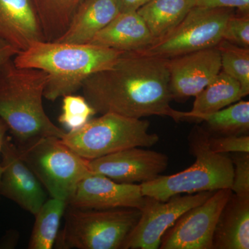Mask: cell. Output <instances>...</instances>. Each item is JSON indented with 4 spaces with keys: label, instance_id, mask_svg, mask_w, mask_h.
Returning <instances> with one entry per match:
<instances>
[{
    "label": "cell",
    "instance_id": "obj_1",
    "mask_svg": "<svg viewBox=\"0 0 249 249\" xmlns=\"http://www.w3.org/2000/svg\"><path fill=\"white\" fill-rule=\"evenodd\" d=\"M83 96L96 113H114L142 119L168 116L178 121L170 106L168 59L144 52H124L107 68L83 83Z\"/></svg>",
    "mask_w": 249,
    "mask_h": 249
},
{
    "label": "cell",
    "instance_id": "obj_2",
    "mask_svg": "<svg viewBox=\"0 0 249 249\" xmlns=\"http://www.w3.org/2000/svg\"><path fill=\"white\" fill-rule=\"evenodd\" d=\"M124 53L91 44L37 41L13 58L19 67L37 69L48 75L44 98L55 101L73 94L88 77L107 68Z\"/></svg>",
    "mask_w": 249,
    "mask_h": 249
},
{
    "label": "cell",
    "instance_id": "obj_3",
    "mask_svg": "<svg viewBox=\"0 0 249 249\" xmlns=\"http://www.w3.org/2000/svg\"><path fill=\"white\" fill-rule=\"evenodd\" d=\"M48 75L19 67L13 58L0 67V118L18 143L40 137L61 139L66 133L51 121L42 99Z\"/></svg>",
    "mask_w": 249,
    "mask_h": 249
},
{
    "label": "cell",
    "instance_id": "obj_4",
    "mask_svg": "<svg viewBox=\"0 0 249 249\" xmlns=\"http://www.w3.org/2000/svg\"><path fill=\"white\" fill-rule=\"evenodd\" d=\"M210 137L207 130L195 127L188 140L190 152L196 157L195 163L179 173L160 175L153 181L142 183V195L164 201L178 195L231 189L233 178L232 159L213 151Z\"/></svg>",
    "mask_w": 249,
    "mask_h": 249
},
{
    "label": "cell",
    "instance_id": "obj_5",
    "mask_svg": "<svg viewBox=\"0 0 249 249\" xmlns=\"http://www.w3.org/2000/svg\"><path fill=\"white\" fill-rule=\"evenodd\" d=\"M150 124L142 119L106 113L67 132L61 141L82 158L96 160L130 147L153 146L160 137L149 132Z\"/></svg>",
    "mask_w": 249,
    "mask_h": 249
},
{
    "label": "cell",
    "instance_id": "obj_6",
    "mask_svg": "<svg viewBox=\"0 0 249 249\" xmlns=\"http://www.w3.org/2000/svg\"><path fill=\"white\" fill-rule=\"evenodd\" d=\"M57 237L62 249H120L141 216L137 209L91 210L67 206Z\"/></svg>",
    "mask_w": 249,
    "mask_h": 249
},
{
    "label": "cell",
    "instance_id": "obj_7",
    "mask_svg": "<svg viewBox=\"0 0 249 249\" xmlns=\"http://www.w3.org/2000/svg\"><path fill=\"white\" fill-rule=\"evenodd\" d=\"M19 155L51 197L68 202L78 183L93 174L82 158L55 137H40L17 145Z\"/></svg>",
    "mask_w": 249,
    "mask_h": 249
},
{
    "label": "cell",
    "instance_id": "obj_8",
    "mask_svg": "<svg viewBox=\"0 0 249 249\" xmlns=\"http://www.w3.org/2000/svg\"><path fill=\"white\" fill-rule=\"evenodd\" d=\"M235 14L232 8L194 6L173 31L142 52L170 59L217 47L223 40L227 21Z\"/></svg>",
    "mask_w": 249,
    "mask_h": 249
},
{
    "label": "cell",
    "instance_id": "obj_9",
    "mask_svg": "<svg viewBox=\"0 0 249 249\" xmlns=\"http://www.w3.org/2000/svg\"><path fill=\"white\" fill-rule=\"evenodd\" d=\"M214 192L181 195L167 201L146 196L141 216L133 230L126 239L123 249H160L165 232L188 210L201 204Z\"/></svg>",
    "mask_w": 249,
    "mask_h": 249
},
{
    "label": "cell",
    "instance_id": "obj_10",
    "mask_svg": "<svg viewBox=\"0 0 249 249\" xmlns=\"http://www.w3.org/2000/svg\"><path fill=\"white\" fill-rule=\"evenodd\" d=\"M232 193L231 189L218 190L187 211L165 232L160 249H213L218 219Z\"/></svg>",
    "mask_w": 249,
    "mask_h": 249
},
{
    "label": "cell",
    "instance_id": "obj_11",
    "mask_svg": "<svg viewBox=\"0 0 249 249\" xmlns=\"http://www.w3.org/2000/svg\"><path fill=\"white\" fill-rule=\"evenodd\" d=\"M168 164L169 158L165 154L141 147L88 160V166L93 174L103 175L116 182L140 184L160 177Z\"/></svg>",
    "mask_w": 249,
    "mask_h": 249
},
{
    "label": "cell",
    "instance_id": "obj_12",
    "mask_svg": "<svg viewBox=\"0 0 249 249\" xmlns=\"http://www.w3.org/2000/svg\"><path fill=\"white\" fill-rule=\"evenodd\" d=\"M1 163L0 196L35 215L47 200V193L35 174L22 160L14 139L9 135H6L3 144Z\"/></svg>",
    "mask_w": 249,
    "mask_h": 249
},
{
    "label": "cell",
    "instance_id": "obj_13",
    "mask_svg": "<svg viewBox=\"0 0 249 249\" xmlns=\"http://www.w3.org/2000/svg\"><path fill=\"white\" fill-rule=\"evenodd\" d=\"M140 184L116 182L103 175L91 174L83 178L68 201L76 209H137L145 204Z\"/></svg>",
    "mask_w": 249,
    "mask_h": 249
},
{
    "label": "cell",
    "instance_id": "obj_14",
    "mask_svg": "<svg viewBox=\"0 0 249 249\" xmlns=\"http://www.w3.org/2000/svg\"><path fill=\"white\" fill-rule=\"evenodd\" d=\"M170 90L178 101L196 96L221 71V57L217 47L201 49L168 59Z\"/></svg>",
    "mask_w": 249,
    "mask_h": 249
},
{
    "label": "cell",
    "instance_id": "obj_15",
    "mask_svg": "<svg viewBox=\"0 0 249 249\" xmlns=\"http://www.w3.org/2000/svg\"><path fill=\"white\" fill-rule=\"evenodd\" d=\"M0 39L19 52L45 40L31 0H0Z\"/></svg>",
    "mask_w": 249,
    "mask_h": 249
},
{
    "label": "cell",
    "instance_id": "obj_16",
    "mask_svg": "<svg viewBox=\"0 0 249 249\" xmlns=\"http://www.w3.org/2000/svg\"><path fill=\"white\" fill-rule=\"evenodd\" d=\"M154 41L143 19L135 11L120 13L88 44L123 52H142Z\"/></svg>",
    "mask_w": 249,
    "mask_h": 249
},
{
    "label": "cell",
    "instance_id": "obj_17",
    "mask_svg": "<svg viewBox=\"0 0 249 249\" xmlns=\"http://www.w3.org/2000/svg\"><path fill=\"white\" fill-rule=\"evenodd\" d=\"M119 14L116 0H83L67 30L54 42L88 44Z\"/></svg>",
    "mask_w": 249,
    "mask_h": 249
},
{
    "label": "cell",
    "instance_id": "obj_18",
    "mask_svg": "<svg viewBox=\"0 0 249 249\" xmlns=\"http://www.w3.org/2000/svg\"><path fill=\"white\" fill-rule=\"evenodd\" d=\"M249 249V199L232 193L216 225L213 249Z\"/></svg>",
    "mask_w": 249,
    "mask_h": 249
},
{
    "label": "cell",
    "instance_id": "obj_19",
    "mask_svg": "<svg viewBox=\"0 0 249 249\" xmlns=\"http://www.w3.org/2000/svg\"><path fill=\"white\" fill-rule=\"evenodd\" d=\"M242 98L239 82L221 71L208 86L196 95L191 111H178V121H195L199 116L220 110Z\"/></svg>",
    "mask_w": 249,
    "mask_h": 249
},
{
    "label": "cell",
    "instance_id": "obj_20",
    "mask_svg": "<svg viewBox=\"0 0 249 249\" xmlns=\"http://www.w3.org/2000/svg\"><path fill=\"white\" fill-rule=\"evenodd\" d=\"M196 6L195 0H151L137 12L156 40L173 31Z\"/></svg>",
    "mask_w": 249,
    "mask_h": 249
},
{
    "label": "cell",
    "instance_id": "obj_21",
    "mask_svg": "<svg viewBox=\"0 0 249 249\" xmlns=\"http://www.w3.org/2000/svg\"><path fill=\"white\" fill-rule=\"evenodd\" d=\"M68 202L52 197L47 199L35 214L36 221L31 232L28 249H53L60 229L62 216Z\"/></svg>",
    "mask_w": 249,
    "mask_h": 249
},
{
    "label": "cell",
    "instance_id": "obj_22",
    "mask_svg": "<svg viewBox=\"0 0 249 249\" xmlns=\"http://www.w3.org/2000/svg\"><path fill=\"white\" fill-rule=\"evenodd\" d=\"M46 41L56 40L65 33L83 0H31Z\"/></svg>",
    "mask_w": 249,
    "mask_h": 249
},
{
    "label": "cell",
    "instance_id": "obj_23",
    "mask_svg": "<svg viewBox=\"0 0 249 249\" xmlns=\"http://www.w3.org/2000/svg\"><path fill=\"white\" fill-rule=\"evenodd\" d=\"M195 121H204L211 132L219 136L248 134L249 102L239 101L215 112L199 116Z\"/></svg>",
    "mask_w": 249,
    "mask_h": 249
},
{
    "label": "cell",
    "instance_id": "obj_24",
    "mask_svg": "<svg viewBox=\"0 0 249 249\" xmlns=\"http://www.w3.org/2000/svg\"><path fill=\"white\" fill-rule=\"evenodd\" d=\"M221 57V71L239 82L242 98L249 93V49L222 40L217 46Z\"/></svg>",
    "mask_w": 249,
    "mask_h": 249
},
{
    "label": "cell",
    "instance_id": "obj_25",
    "mask_svg": "<svg viewBox=\"0 0 249 249\" xmlns=\"http://www.w3.org/2000/svg\"><path fill=\"white\" fill-rule=\"evenodd\" d=\"M62 98V112L58 121L67 132L83 127L96 114L83 96H76L73 93Z\"/></svg>",
    "mask_w": 249,
    "mask_h": 249
},
{
    "label": "cell",
    "instance_id": "obj_26",
    "mask_svg": "<svg viewBox=\"0 0 249 249\" xmlns=\"http://www.w3.org/2000/svg\"><path fill=\"white\" fill-rule=\"evenodd\" d=\"M223 40L249 49V15L235 14L229 18L224 29Z\"/></svg>",
    "mask_w": 249,
    "mask_h": 249
},
{
    "label": "cell",
    "instance_id": "obj_27",
    "mask_svg": "<svg viewBox=\"0 0 249 249\" xmlns=\"http://www.w3.org/2000/svg\"><path fill=\"white\" fill-rule=\"evenodd\" d=\"M233 163L232 193L249 199V153H236L231 158Z\"/></svg>",
    "mask_w": 249,
    "mask_h": 249
},
{
    "label": "cell",
    "instance_id": "obj_28",
    "mask_svg": "<svg viewBox=\"0 0 249 249\" xmlns=\"http://www.w3.org/2000/svg\"><path fill=\"white\" fill-rule=\"evenodd\" d=\"M210 147L217 153H249L248 134L210 137Z\"/></svg>",
    "mask_w": 249,
    "mask_h": 249
},
{
    "label": "cell",
    "instance_id": "obj_29",
    "mask_svg": "<svg viewBox=\"0 0 249 249\" xmlns=\"http://www.w3.org/2000/svg\"><path fill=\"white\" fill-rule=\"evenodd\" d=\"M196 6L203 8H232L239 14L249 15V0H195Z\"/></svg>",
    "mask_w": 249,
    "mask_h": 249
},
{
    "label": "cell",
    "instance_id": "obj_30",
    "mask_svg": "<svg viewBox=\"0 0 249 249\" xmlns=\"http://www.w3.org/2000/svg\"><path fill=\"white\" fill-rule=\"evenodd\" d=\"M19 240V233L17 230L7 231L0 239V249H14Z\"/></svg>",
    "mask_w": 249,
    "mask_h": 249
},
{
    "label": "cell",
    "instance_id": "obj_31",
    "mask_svg": "<svg viewBox=\"0 0 249 249\" xmlns=\"http://www.w3.org/2000/svg\"><path fill=\"white\" fill-rule=\"evenodd\" d=\"M151 0H116L120 13L135 12Z\"/></svg>",
    "mask_w": 249,
    "mask_h": 249
},
{
    "label": "cell",
    "instance_id": "obj_32",
    "mask_svg": "<svg viewBox=\"0 0 249 249\" xmlns=\"http://www.w3.org/2000/svg\"><path fill=\"white\" fill-rule=\"evenodd\" d=\"M19 52L14 46L0 39V67L8 60L14 58L15 55Z\"/></svg>",
    "mask_w": 249,
    "mask_h": 249
},
{
    "label": "cell",
    "instance_id": "obj_33",
    "mask_svg": "<svg viewBox=\"0 0 249 249\" xmlns=\"http://www.w3.org/2000/svg\"><path fill=\"white\" fill-rule=\"evenodd\" d=\"M9 131V127L7 124L2 119L0 118V180H1V173H2V167L1 163V150H2L3 144L4 139L7 135V132ZM1 198V196H0Z\"/></svg>",
    "mask_w": 249,
    "mask_h": 249
}]
</instances>
